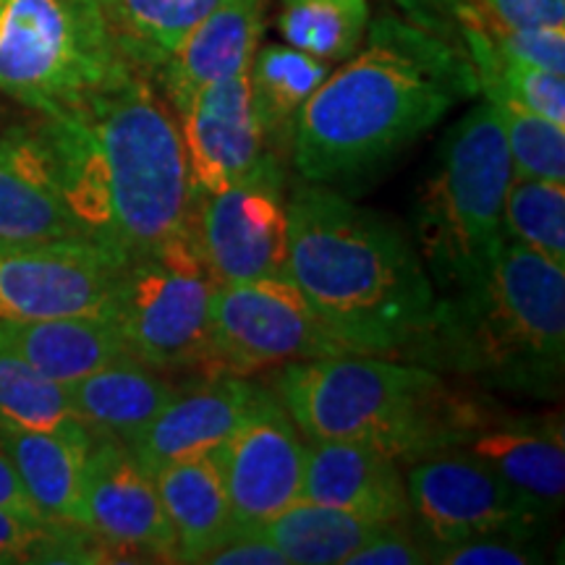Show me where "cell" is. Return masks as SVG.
I'll return each instance as SVG.
<instances>
[{
    "label": "cell",
    "mask_w": 565,
    "mask_h": 565,
    "mask_svg": "<svg viewBox=\"0 0 565 565\" xmlns=\"http://www.w3.org/2000/svg\"><path fill=\"white\" fill-rule=\"evenodd\" d=\"M364 40L296 116L291 154L301 181L362 183L479 95L469 55L414 21L385 13Z\"/></svg>",
    "instance_id": "1"
},
{
    "label": "cell",
    "mask_w": 565,
    "mask_h": 565,
    "mask_svg": "<svg viewBox=\"0 0 565 565\" xmlns=\"http://www.w3.org/2000/svg\"><path fill=\"white\" fill-rule=\"evenodd\" d=\"M42 131L71 215L92 244L126 263L194 221L179 118L145 71L79 108L45 116Z\"/></svg>",
    "instance_id": "2"
},
{
    "label": "cell",
    "mask_w": 565,
    "mask_h": 565,
    "mask_svg": "<svg viewBox=\"0 0 565 565\" xmlns=\"http://www.w3.org/2000/svg\"><path fill=\"white\" fill-rule=\"evenodd\" d=\"M286 275L349 353L414 362L433 324L437 291L416 244L338 189L294 186Z\"/></svg>",
    "instance_id": "3"
},
{
    "label": "cell",
    "mask_w": 565,
    "mask_h": 565,
    "mask_svg": "<svg viewBox=\"0 0 565 565\" xmlns=\"http://www.w3.org/2000/svg\"><path fill=\"white\" fill-rule=\"evenodd\" d=\"M273 391L303 440H356L401 466L463 448L494 412L443 372L372 353L282 364Z\"/></svg>",
    "instance_id": "4"
},
{
    "label": "cell",
    "mask_w": 565,
    "mask_h": 565,
    "mask_svg": "<svg viewBox=\"0 0 565 565\" xmlns=\"http://www.w3.org/2000/svg\"><path fill=\"white\" fill-rule=\"evenodd\" d=\"M414 362L487 391L555 398L565 366V267L505 236L475 282L437 296Z\"/></svg>",
    "instance_id": "5"
},
{
    "label": "cell",
    "mask_w": 565,
    "mask_h": 565,
    "mask_svg": "<svg viewBox=\"0 0 565 565\" xmlns=\"http://www.w3.org/2000/svg\"><path fill=\"white\" fill-rule=\"evenodd\" d=\"M513 179L498 110L479 103L445 134L416 210V249L437 296L466 288L503 244V202Z\"/></svg>",
    "instance_id": "6"
},
{
    "label": "cell",
    "mask_w": 565,
    "mask_h": 565,
    "mask_svg": "<svg viewBox=\"0 0 565 565\" xmlns=\"http://www.w3.org/2000/svg\"><path fill=\"white\" fill-rule=\"evenodd\" d=\"M100 0H0V92L42 116L134 74Z\"/></svg>",
    "instance_id": "7"
},
{
    "label": "cell",
    "mask_w": 565,
    "mask_h": 565,
    "mask_svg": "<svg viewBox=\"0 0 565 565\" xmlns=\"http://www.w3.org/2000/svg\"><path fill=\"white\" fill-rule=\"evenodd\" d=\"M212 294L215 280L192 221L158 249L126 259L113 282L108 317L126 351L147 366L207 372Z\"/></svg>",
    "instance_id": "8"
},
{
    "label": "cell",
    "mask_w": 565,
    "mask_h": 565,
    "mask_svg": "<svg viewBox=\"0 0 565 565\" xmlns=\"http://www.w3.org/2000/svg\"><path fill=\"white\" fill-rule=\"evenodd\" d=\"M349 353L288 275L215 286L207 372L249 377L265 366Z\"/></svg>",
    "instance_id": "9"
},
{
    "label": "cell",
    "mask_w": 565,
    "mask_h": 565,
    "mask_svg": "<svg viewBox=\"0 0 565 565\" xmlns=\"http://www.w3.org/2000/svg\"><path fill=\"white\" fill-rule=\"evenodd\" d=\"M406 492L412 524L429 550L494 532H540L555 513L466 448L408 466Z\"/></svg>",
    "instance_id": "10"
},
{
    "label": "cell",
    "mask_w": 565,
    "mask_h": 565,
    "mask_svg": "<svg viewBox=\"0 0 565 565\" xmlns=\"http://www.w3.org/2000/svg\"><path fill=\"white\" fill-rule=\"evenodd\" d=\"M280 160L265 152L223 192L194 200V228L215 280L282 278L288 265V196Z\"/></svg>",
    "instance_id": "11"
},
{
    "label": "cell",
    "mask_w": 565,
    "mask_h": 565,
    "mask_svg": "<svg viewBox=\"0 0 565 565\" xmlns=\"http://www.w3.org/2000/svg\"><path fill=\"white\" fill-rule=\"evenodd\" d=\"M210 456L238 529H259L301 500L307 440L273 387L257 385L236 429Z\"/></svg>",
    "instance_id": "12"
},
{
    "label": "cell",
    "mask_w": 565,
    "mask_h": 565,
    "mask_svg": "<svg viewBox=\"0 0 565 565\" xmlns=\"http://www.w3.org/2000/svg\"><path fill=\"white\" fill-rule=\"evenodd\" d=\"M121 265L92 242H0V322L108 317Z\"/></svg>",
    "instance_id": "13"
},
{
    "label": "cell",
    "mask_w": 565,
    "mask_h": 565,
    "mask_svg": "<svg viewBox=\"0 0 565 565\" xmlns=\"http://www.w3.org/2000/svg\"><path fill=\"white\" fill-rule=\"evenodd\" d=\"M84 526L116 561L179 563L152 471L113 437H92L84 463Z\"/></svg>",
    "instance_id": "14"
},
{
    "label": "cell",
    "mask_w": 565,
    "mask_h": 565,
    "mask_svg": "<svg viewBox=\"0 0 565 565\" xmlns=\"http://www.w3.org/2000/svg\"><path fill=\"white\" fill-rule=\"evenodd\" d=\"M175 116L194 200L228 189L265 154L246 71L200 89Z\"/></svg>",
    "instance_id": "15"
},
{
    "label": "cell",
    "mask_w": 565,
    "mask_h": 565,
    "mask_svg": "<svg viewBox=\"0 0 565 565\" xmlns=\"http://www.w3.org/2000/svg\"><path fill=\"white\" fill-rule=\"evenodd\" d=\"M0 242H89L63 196L45 131H0Z\"/></svg>",
    "instance_id": "16"
},
{
    "label": "cell",
    "mask_w": 565,
    "mask_h": 565,
    "mask_svg": "<svg viewBox=\"0 0 565 565\" xmlns=\"http://www.w3.org/2000/svg\"><path fill=\"white\" fill-rule=\"evenodd\" d=\"M257 385L249 377L225 372H204L189 387H175L160 414L129 448L147 469L181 458L210 456L236 429Z\"/></svg>",
    "instance_id": "17"
},
{
    "label": "cell",
    "mask_w": 565,
    "mask_h": 565,
    "mask_svg": "<svg viewBox=\"0 0 565 565\" xmlns=\"http://www.w3.org/2000/svg\"><path fill=\"white\" fill-rule=\"evenodd\" d=\"M301 500L380 524L412 521L401 463L356 440H307Z\"/></svg>",
    "instance_id": "18"
},
{
    "label": "cell",
    "mask_w": 565,
    "mask_h": 565,
    "mask_svg": "<svg viewBox=\"0 0 565 565\" xmlns=\"http://www.w3.org/2000/svg\"><path fill=\"white\" fill-rule=\"evenodd\" d=\"M263 32V0H223L154 71L173 113L196 92L249 71Z\"/></svg>",
    "instance_id": "19"
},
{
    "label": "cell",
    "mask_w": 565,
    "mask_h": 565,
    "mask_svg": "<svg viewBox=\"0 0 565 565\" xmlns=\"http://www.w3.org/2000/svg\"><path fill=\"white\" fill-rule=\"evenodd\" d=\"M66 391L92 437H113L131 445L171 401L175 385L168 383L160 370L124 353L66 385Z\"/></svg>",
    "instance_id": "20"
},
{
    "label": "cell",
    "mask_w": 565,
    "mask_h": 565,
    "mask_svg": "<svg viewBox=\"0 0 565 565\" xmlns=\"http://www.w3.org/2000/svg\"><path fill=\"white\" fill-rule=\"evenodd\" d=\"M0 353L30 364L55 383L71 385L129 351L110 317L74 315L0 322Z\"/></svg>",
    "instance_id": "21"
},
{
    "label": "cell",
    "mask_w": 565,
    "mask_h": 565,
    "mask_svg": "<svg viewBox=\"0 0 565 565\" xmlns=\"http://www.w3.org/2000/svg\"><path fill=\"white\" fill-rule=\"evenodd\" d=\"M463 448L542 505L557 511L563 503L565 448L561 416L500 419L492 414Z\"/></svg>",
    "instance_id": "22"
},
{
    "label": "cell",
    "mask_w": 565,
    "mask_h": 565,
    "mask_svg": "<svg viewBox=\"0 0 565 565\" xmlns=\"http://www.w3.org/2000/svg\"><path fill=\"white\" fill-rule=\"evenodd\" d=\"M152 477L171 519L179 563H202L236 534L228 492L212 456L162 463L152 469Z\"/></svg>",
    "instance_id": "23"
},
{
    "label": "cell",
    "mask_w": 565,
    "mask_h": 565,
    "mask_svg": "<svg viewBox=\"0 0 565 565\" xmlns=\"http://www.w3.org/2000/svg\"><path fill=\"white\" fill-rule=\"evenodd\" d=\"M89 445L92 440L0 424V450L17 469L38 511L55 524L84 526V463Z\"/></svg>",
    "instance_id": "24"
},
{
    "label": "cell",
    "mask_w": 565,
    "mask_h": 565,
    "mask_svg": "<svg viewBox=\"0 0 565 565\" xmlns=\"http://www.w3.org/2000/svg\"><path fill=\"white\" fill-rule=\"evenodd\" d=\"M330 71H333L330 63L296 51L286 42L257 45L246 76H249L254 118L265 141L280 147L282 139H291L296 116L317 87L328 79Z\"/></svg>",
    "instance_id": "25"
},
{
    "label": "cell",
    "mask_w": 565,
    "mask_h": 565,
    "mask_svg": "<svg viewBox=\"0 0 565 565\" xmlns=\"http://www.w3.org/2000/svg\"><path fill=\"white\" fill-rule=\"evenodd\" d=\"M385 526L338 508L299 500L259 526V532L280 550L288 565H338Z\"/></svg>",
    "instance_id": "26"
},
{
    "label": "cell",
    "mask_w": 565,
    "mask_h": 565,
    "mask_svg": "<svg viewBox=\"0 0 565 565\" xmlns=\"http://www.w3.org/2000/svg\"><path fill=\"white\" fill-rule=\"evenodd\" d=\"M126 58L158 71L175 45L223 0H100Z\"/></svg>",
    "instance_id": "27"
},
{
    "label": "cell",
    "mask_w": 565,
    "mask_h": 565,
    "mask_svg": "<svg viewBox=\"0 0 565 565\" xmlns=\"http://www.w3.org/2000/svg\"><path fill=\"white\" fill-rule=\"evenodd\" d=\"M370 30V0H282L278 32L286 45L324 63H343Z\"/></svg>",
    "instance_id": "28"
},
{
    "label": "cell",
    "mask_w": 565,
    "mask_h": 565,
    "mask_svg": "<svg viewBox=\"0 0 565 565\" xmlns=\"http://www.w3.org/2000/svg\"><path fill=\"white\" fill-rule=\"evenodd\" d=\"M0 424L92 440V433L71 406L66 385L9 353H0Z\"/></svg>",
    "instance_id": "29"
},
{
    "label": "cell",
    "mask_w": 565,
    "mask_h": 565,
    "mask_svg": "<svg viewBox=\"0 0 565 565\" xmlns=\"http://www.w3.org/2000/svg\"><path fill=\"white\" fill-rule=\"evenodd\" d=\"M503 233L565 267V183L513 175L503 202Z\"/></svg>",
    "instance_id": "30"
},
{
    "label": "cell",
    "mask_w": 565,
    "mask_h": 565,
    "mask_svg": "<svg viewBox=\"0 0 565 565\" xmlns=\"http://www.w3.org/2000/svg\"><path fill=\"white\" fill-rule=\"evenodd\" d=\"M110 550L89 529L34 524L0 511V565L13 563H108Z\"/></svg>",
    "instance_id": "31"
},
{
    "label": "cell",
    "mask_w": 565,
    "mask_h": 565,
    "mask_svg": "<svg viewBox=\"0 0 565 565\" xmlns=\"http://www.w3.org/2000/svg\"><path fill=\"white\" fill-rule=\"evenodd\" d=\"M498 110L511 152L513 175L565 183V126L521 108L505 97H484Z\"/></svg>",
    "instance_id": "32"
},
{
    "label": "cell",
    "mask_w": 565,
    "mask_h": 565,
    "mask_svg": "<svg viewBox=\"0 0 565 565\" xmlns=\"http://www.w3.org/2000/svg\"><path fill=\"white\" fill-rule=\"evenodd\" d=\"M536 532H494L429 550V563L440 565H532L542 563Z\"/></svg>",
    "instance_id": "33"
},
{
    "label": "cell",
    "mask_w": 565,
    "mask_h": 565,
    "mask_svg": "<svg viewBox=\"0 0 565 565\" xmlns=\"http://www.w3.org/2000/svg\"><path fill=\"white\" fill-rule=\"evenodd\" d=\"M463 17H469V13H463ZM479 30L508 58L565 74V26H521V30H487V26H479Z\"/></svg>",
    "instance_id": "34"
},
{
    "label": "cell",
    "mask_w": 565,
    "mask_h": 565,
    "mask_svg": "<svg viewBox=\"0 0 565 565\" xmlns=\"http://www.w3.org/2000/svg\"><path fill=\"white\" fill-rule=\"evenodd\" d=\"M487 30L565 26V0H466V11Z\"/></svg>",
    "instance_id": "35"
},
{
    "label": "cell",
    "mask_w": 565,
    "mask_h": 565,
    "mask_svg": "<svg viewBox=\"0 0 565 565\" xmlns=\"http://www.w3.org/2000/svg\"><path fill=\"white\" fill-rule=\"evenodd\" d=\"M429 563V545L412 521L387 524L377 536L353 553L345 565H424Z\"/></svg>",
    "instance_id": "36"
},
{
    "label": "cell",
    "mask_w": 565,
    "mask_h": 565,
    "mask_svg": "<svg viewBox=\"0 0 565 565\" xmlns=\"http://www.w3.org/2000/svg\"><path fill=\"white\" fill-rule=\"evenodd\" d=\"M202 565H288V561L259 529H236Z\"/></svg>",
    "instance_id": "37"
},
{
    "label": "cell",
    "mask_w": 565,
    "mask_h": 565,
    "mask_svg": "<svg viewBox=\"0 0 565 565\" xmlns=\"http://www.w3.org/2000/svg\"><path fill=\"white\" fill-rule=\"evenodd\" d=\"M408 17L422 30L448 38L450 30H458L466 11V0H401Z\"/></svg>",
    "instance_id": "38"
},
{
    "label": "cell",
    "mask_w": 565,
    "mask_h": 565,
    "mask_svg": "<svg viewBox=\"0 0 565 565\" xmlns=\"http://www.w3.org/2000/svg\"><path fill=\"white\" fill-rule=\"evenodd\" d=\"M0 511H9L19 519L34 521V524H55V521H47L45 515L38 511V505L32 503V498L26 494L24 484L13 469L9 458L0 450Z\"/></svg>",
    "instance_id": "39"
}]
</instances>
